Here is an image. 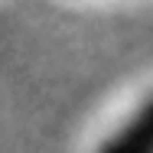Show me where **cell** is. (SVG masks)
Masks as SVG:
<instances>
[{
	"label": "cell",
	"instance_id": "cell-1",
	"mask_svg": "<svg viewBox=\"0 0 153 153\" xmlns=\"http://www.w3.org/2000/svg\"><path fill=\"white\" fill-rule=\"evenodd\" d=\"M98 153H153V94L98 147Z\"/></svg>",
	"mask_w": 153,
	"mask_h": 153
}]
</instances>
